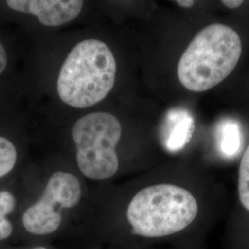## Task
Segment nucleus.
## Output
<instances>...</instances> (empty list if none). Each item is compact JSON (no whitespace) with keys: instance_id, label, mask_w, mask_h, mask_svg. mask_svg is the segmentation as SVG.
<instances>
[{"instance_id":"f257e3e1","label":"nucleus","mask_w":249,"mask_h":249,"mask_svg":"<svg viewBox=\"0 0 249 249\" xmlns=\"http://www.w3.org/2000/svg\"><path fill=\"white\" fill-rule=\"evenodd\" d=\"M127 229L144 242L174 241L180 249H206L213 217L189 188L157 183L140 189L125 211Z\"/></svg>"},{"instance_id":"f03ea898","label":"nucleus","mask_w":249,"mask_h":249,"mask_svg":"<svg viewBox=\"0 0 249 249\" xmlns=\"http://www.w3.org/2000/svg\"><path fill=\"white\" fill-rule=\"evenodd\" d=\"M116 75V58L109 46L97 39L83 40L63 63L56 82L57 93L70 107H93L112 90Z\"/></svg>"},{"instance_id":"7ed1b4c3","label":"nucleus","mask_w":249,"mask_h":249,"mask_svg":"<svg viewBox=\"0 0 249 249\" xmlns=\"http://www.w3.org/2000/svg\"><path fill=\"white\" fill-rule=\"evenodd\" d=\"M241 53L240 37L231 27L224 24L205 27L179 60V81L190 91L209 90L233 71Z\"/></svg>"},{"instance_id":"20e7f679","label":"nucleus","mask_w":249,"mask_h":249,"mask_svg":"<svg viewBox=\"0 0 249 249\" xmlns=\"http://www.w3.org/2000/svg\"><path fill=\"white\" fill-rule=\"evenodd\" d=\"M122 127L116 116L95 112L80 117L72 128L76 160L81 174L94 181L114 177L119 168L116 153Z\"/></svg>"},{"instance_id":"39448f33","label":"nucleus","mask_w":249,"mask_h":249,"mask_svg":"<svg viewBox=\"0 0 249 249\" xmlns=\"http://www.w3.org/2000/svg\"><path fill=\"white\" fill-rule=\"evenodd\" d=\"M81 195L80 181L73 174L61 171L53 173L40 199L23 213V227L35 235L55 232L62 223L61 211L76 207Z\"/></svg>"},{"instance_id":"423d86ee","label":"nucleus","mask_w":249,"mask_h":249,"mask_svg":"<svg viewBox=\"0 0 249 249\" xmlns=\"http://www.w3.org/2000/svg\"><path fill=\"white\" fill-rule=\"evenodd\" d=\"M80 0H9L7 5L15 11L32 14L48 27L61 26L80 15L83 8Z\"/></svg>"},{"instance_id":"0eeeda50","label":"nucleus","mask_w":249,"mask_h":249,"mask_svg":"<svg viewBox=\"0 0 249 249\" xmlns=\"http://www.w3.org/2000/svg\"><path fill=\"white\" fill-rule=\"evenodd\" d=\"M239 211L226 230L227 249H249V145L242 156L238 171Z\"/></svg>"},{"instance_id":"6e6552de","label":"nucleus","mask_w":249,"mask_h":249,"mask_svg":"<svg viewBox=\"0 0 249 249\" xmlns=\"http://www.w3.org/2000/svg\"><path fill=\"white\" fill-rule=\"evenodd\" d=\"M16 205L15 197L9 191H0V241L9 238L13 231L12 223L6 218Z\"/></svg>"},{"instance_id":"1a4fd4ad","label":"nucleus","mask_w":249,"mask_h":249,"mask_svg":"<svg viewBox=\"0 0 249 249\" xmlns=\"http://www.w3.org/2000/svg\"><path fill=\"white\" fill-rule=\"evenodd\" d=\"M17 161V150L13 143L0 137V178L8 175Z\"/></svg>"},{"instance_id":"9d476101","label":"nucleus","mask_w":249,"mask_h":249,"mask_svg":"<svg viewBox=\"0 0 249 249\" xmlns=\"http://www.w3.org/2000/svg\"><path fill=\"white\" fill-rule=\"evenodd\" d=\"M240 146L239 129L235 123L227 122L222 129L221 149L226 155H232Z\"/></svg>"},{"instance_id":"9b49d317","label":"nucleus","mask_w":249,"mask_h":249,"mask_svg":"<svg viewBox=\"0 0 249 249\" xmlns=\"http://www.w3.org/2000/svg\"><path fill=\"white\" fill-rule=\"evenodd\" d=\"M8 64V56L6 50L0 42V75L4 72Z\"/></svg>"},{"instance_id":"f8f14e48","label":"nucleus","mask_w":249,"mask_h":249,"mask_svg":"<svg viewBox=\"0 0 249 249\" xmlns=\"http://www.w3.org/2000/svg\"><path fill=\"white\" fill-rule=\"evenodd\" d=\"M223 5L229 9H237L244 3L242 0H223L222 1Z\"/></svg>"},{"instance_id":"ddd939ff","label":"nucleus","mask_w":249,"mask_h":249,"mask_svg":"<svg viewBox=\"0 0 249 249\" xmlns=\"http://www.w3.org/2000/svg\"><path fill=\"white\" fill-rule=\"evenodd\" d=\"M176 3H177L178 5H179L180 7H182V8L188 9V8L193 7L195 2L192 1V0H178V1H176Z\"/></svg>"},{"instance_id":"4468645a","label":"nucleus","mask_w":249,"mask_h":249,"mask_svg":"<svg viewBox=\"0 0 249 249\" xmlns=\"http://www.w3.org/2000/svg\"><path fill=\"white\" fill-rule=\"evenodd\" d=\"M47 249L45 247H36V248H34V249Z\"/></svg>"}]
</instances>
